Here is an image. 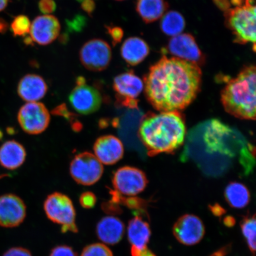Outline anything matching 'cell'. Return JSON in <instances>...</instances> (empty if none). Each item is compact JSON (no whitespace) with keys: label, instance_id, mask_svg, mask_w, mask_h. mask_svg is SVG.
Listing matches in <instances>:
<instances>
[{"label":"cell","instance_id":"cell-11","mask_svg":"<svg viewBox=\"0 0 256 256\" xmlns=\"http://www.w3.org/2000/svg\"><path fill=\"white\" fill-rule=\"evenodd\" d=\"M80 58L82 66L90 71H104L110 62V46L104 40L94 39L89 40L80 50Z\"/></svg>","mask_w":256,"mask_h":256},{"label":"cell","instance_id":"cell-39","mask_svg":"<svg viewBox=\"0 0 256 256\" xmlns=\"http://www.w3.org/2000/svg\"><path fill=\"white\" fill-rule=\"evenodd\" d=\"M223 222L227 227H232L235 225L236 220L232 216H228L224 218Z\"/></svg>","mask_w":256,"mask_h":256},{"label":"cell","instance_id":"cell-22","mask_svg":"<svg viewBox=\"0 0 256 256\" xmlns=\"http://www.w3.org/2000/svg\"><path fill=\"white\" fill-rule=\"evenodd\" d=\"M168 8L165 0H137L136 9L142 20L150 24L162 18Z\"/></svg>","mask_w":256,"mask_h":256},{"label":"cell","instance_id":"cell-18","mask_svg":"<svg viewBox=\"0 0 256 256\" xmlns=\"http://www.w3.org/2000/svg\"><path fill=\"white\" fill-rule=\"evenodd\" d=\"M124 232V224L114 216H105L96 226V234L104 244L114 245L120 242Z\"/></svg>","mask_w":256,"mask_h":256},{"label":"cell","instance_id":"cell-9","mask_svg":"<svg viewBox=\"0 0 256 256\" xmlns=\"http://www.w3.org/2000/svg\"><path fill=\"white\" fill-rule=\"evenodd\" d=\"M148 182L145 172L130 166L118 168L112 177L114 190L126 196H134L142 193Z\"/></svg>","mask_w":256,"mask_h":256},{"label":"cell","instance_id":"cell-16","mask_svg":"<svg viewBox=\"0 0 256 256\" xmlns=\"http://www.w3.org/2000/svg\"><path fill=\"white\" fill-rule=\"evenodd\" d=\"M94 151V156L102 164L114 165L123 158L124 146L116 136L106 135L96 140Z\"/></svg>","mask_w":256,"mask_h":256},{"label":"cell","instance_id":"cell-26","mask_svg":"<svg viewBox=\"0 0 256 256\" xmlns=\"http://www.w3.org/2000/svg\"><path fill=\"white\" fill-rule=\"evenodd\" d=\"M31 24L27 16L20 15L15 18L11 24V28L14 36H24L30 33Z\"/></svg>","mask_w":256,"mask_h":256},{"label":"cell","instance_id":"cell-40","mask_svg":"<svg viewBox=\"0 0 256 256\" xmlns=\"http://www.w3.org/2000/svg\"><path fill=\"white\" fill-rule=\"evenodd\" d=\"M8 0H0V12L3 10L8 6Z\"/></svg>","mask_w":256,"mask_h":256},{"label":"cell","instance_id":"cell-35","mask_svg":"<svg viewBox=\"0 0 256 256\" xmlns=\"http://www.w3.org/2000/svg\"><path fill=\"white\" fill-rule=\"evenodd\" d=\"M130 252L132 256H156L147 247L142 250L131 248Z\"/></svg>","mask_w":256,"mask_h":256},{"label":"cell","instance_id":"cell-21","mask_svg":"<svg viewBox=\"0 0 256 256\" xmlns=\"http://www.w3.org/2000/svg\"><path fill=\"white\" fill-rule=\"evenodd\" d=\"M123 59L130 66H136L148 56L150 48L145 41L140 38H128L120 50Z\"/></svg>","mask_w":256,"mask_h":256},{"label":"cell","instance_id":"cell-20","mask_svg":"<svg viewBox=\"0 0 256 256\" xmlns=\"http://www.w3.org/2000/svg\"><path fill=\"white\" fill-rule=\"evenodd\" d=\"M152 232L149 224L142 216L136 215L128 227V240L133 248L142 250L147 247Z\"/></svg>","mask_w":256,"mask_h":256},{"label":"cell","instance_id":"cell-31","mask_svg":"<svg viewBox=\"0 0 256 256\" xmlns=\"http://www.w3.org/2000/svg\"><path fill=\"white\" fill-rule=\"evenodd\" d=\"M108 34L111 38L113 46H115L122 40L124 31L119 27H107Z\"/></svg>","mask_w":256,"mask_h":256},{"label":"cell","instance_id":"cell-34","mask_svg":"<svg viewBox=\"0 0 256 256\" xmlns=\"http://www.w3.org/2000/svg\"><path fill=\"white\" fill-rule=\"evenodd\" d=\"M102 208H103L104 212L111 214H120L121 212L119 204L114 203L112 201L102 204Z\"/></svg>","mask_w":256,"mask_h":256},{"label":"cell","instance_id":"cell-29","mask_svg":"<svg viewBox=\"0 0 256 256\" xmlns=\"http://www.w3.org/2000/svg\"><path fill=\"white\" fill-rule=\"evenodd\" d=\"M38 7L44 14H50L56 11V5L54 0H40Z\"/></svg>","mask_w":256,"mask_h":256},{"label":"cell","instance_id":"cell-17","mask_svg":"<svg viewBox=\"0 0 256 256\" xmlns=\"http://www.w3.org/2000/svg\"><path fill=\"white\" fill-rule=\"evenodd\" d=\"M47 92L48 85L44 80L33 74L24 76L18 86L19 97L26 102L40 101L46 96Z\"/></svg>","mask_w":256,"mask_h":256},{"label":"cell","instance_id":"cell-7","mask_svg":"<svg viewBox=\"0 0 256 256\" xmlns=\"http://www.w3.org/2000/svg\"><path fill=\"white\" fill-rule=\"evenodd\" d=\"M68 100L73 110L79 114L94 113L100 108L103 98L100 92L86 83L83 76H78L76 85L69 95Z\"/></svg>","mask_w":256,"mask_h":256},{"label":"cell","instance_id":"cell-38","mask_svg":"<svg viewBox=\"0 0 256 256\" xmlns=\"http://www.w3.org/2000/svg\"><path fill=\"white\" fill-rule=\"evenodd\" d=\"M231 245L224 246V247L219 249L218 250L213 252V254L210 256H226L231 251Z\"/></svg>","mask_w":256,"mask_h":256},{"label":"cell","instance_id":"cell-4","mask_svg":"<svg viewBox=\"0 0 256 256\" xmlns=\"http://www.w3.org/2000/svg\"><path fill=\"white\" fill-rule=\"evenodd\" d=\"M256 8L255 0H246L242 5L226 9V24L238 44L252 43L256 48Z\"/></svg>","mask_w":256,"mask_h":256},{"label":"cell","instance_id":"cell-25","mask_svg":"<svg viewBox=\"0 0 256 256\" xmlns=\"http://www.w3.org/2000/svg\"><path fill=\"white\" fill-rule=\"evenodd\" d=\"M255 215L244 218L240 223L243 236L248 243V247L252 256L256 252V228Z\"/></svg>","mask_w":256,"mask_h":256},{"label":"cell","instance_id":"cell-14","mask_svg":"<svg viewBox=\"0 0 256 256\" xmlns=\"http://www.w3.org/2000/svg\"><path fill=\"white\" fill-rule=\"evenodd\" d=\"M26 216V206L21 198L12 194L0 196V226H18L24 222Z\"/></svg>","mask_w":256,"mask_h":256},{"label":"cell","instance_id":"cell-1","mask_svg":"<svg viewBox=\"0 0 256 256\" xmlns=\"http://www.w3.org/2000/svg\"><path fill=\"white\" fill-rule=\"evenodd\" d=\"M202 76L197 64L163 56L144 78L147 100L159 112H180L199 94Z\"/></svg>","mask_w":256,"mask_h":256},{"label":"cell","instance_id":"cell-2","mask_svg":"<svg viewBox=\"0 0 256 256\" xmlns=\"http://www.w3.org/2000/svg\"><path fill=\"white\" fill-rule=\"evenodd\" d=\"M186 128L180 112H160L146 114L140 122L138 136L149 156L172 153L184 142Z\"/></svg>","mask_w":256,"mask_h":256},{"label":"cell","instance_id":"cell-12","mask_svg":"<svg viewBox=\"0 0 256 256\" xmlns=\"http://www.w3.org/2000/svg\"><path fill=\"white\" fill-rule=\"evenodd\" d=\"M168 50L174 58L196 64L200 66L206 62V58L196 40L190 34H180L172 37L168 44Z\"/></svg>","mask_w":256,"mask_h":256},{"label":"cell","instance_id":"cell-24","mask_svg":"<svg viewBox=\"0 0 256 256\" xmlns=\"http://www.w3.org/2000/svg\"><path fill=\"white\" fill-rule=\"evenodd\" d=\"M162 18L161 28L166 34L174 37L184 31L186 23L184 16L180 12H168Z\"/></svg>","mask_w":256,"mask_h":256},{"label":"cell","instance_id":"cell-8","mask_svg":"<svg viewBox=\"0 0 256 256\" xmlns=\"http://www.w3.org/2000/svg\"><path fill=\"white\" fill-rule=\"evenodd\" d=\"M18 120L24 132L38 135L47 129L50 116L44 104L39 102H27L19 110Z\"/></svg>","mask_w":256,"mask_h":256},{"label":"cell","instance_id":"cell-5","mask_svg":"<svg viewBox=\"0 0 256 256\" xmlns=\"http://www.w3.org/2000/svg\"><path fill=\"white\" fill-rule=\"evenodd\" d=\"M44 210L48 218L62 226L63 232H78L74 207L66 194L55 192L49 195L44 201Z\"/></svg>","mask_w":256,"mask_h":256},{"label":"cell","instance_id":"cell-37","mask_svg":"<svg viewBox=\"0 0 256 256\" xmlns=\"http://www.w3.org/2000/svg\"><path fill=\"white\" fill-rule=\"evenodd\" d=\"M210 209L214 216H220L225 214L226 210L219 204H214L212 206H210Z\"/></svg>","mask_w":256,"mask_h":256},{"label":"cell","instance_id":"cell-36","mask_svg":"<svg viewBox=\"0 0 256 256\" xmlns=\"http://www.w3.org/2000/svg\"><path fill=\"white\" fill-rule=\"evenodd\" d=\"M82 8L88 14H91L95 10V2L94 0H86L82 2Z\"/></svg>","mask_w":256,"mask_h":256},{"label":"cell","instance_id":"cell-19","mask_svg":"<svg viewBox=\"0 0 256 256\" xmlns=\"http://www.w3.org/2000/svg\"><path fill=\"white\" fill-rule=\"evenodd\" d=\"M26 151L20 143L15 140H8L0 146V165L10 170H14L24 164Z\"/></svg>","mask_w":256,"mask_h":256},{"label":"cell","instance_id":"cell-10","mask_svg":"<svg viewBox=\"0 0 256 256\" xmlns=\"http://www.w3.org/2000/svg\"><path fill=\"white\" fill-rule=\"evenodd\" d=\"M113 88L117 104L130 108H138V98L144 90V82L133 72L120 74L114 78Z\"/></svg>","mask_w":256,"mask_h":256},{"label":"cell","instance_id":"cell-42","mask_svg":"<svg viewBox=\"0 0 256 256\" xmlns=\"http://www.w3.org/2000/svg\"><path fill=\"white\" fill-rule=\"evenodd\" d=\"M2 133L0 131V138H2Z\"/></svg>","mask_w":256,"mask_h":256},{"label":"cell","instance_id":"cell-23","mask_svg":"<svg viewBox=\"0 0 256 256\" xmlns=\"http://www.w3.org/2000/svg\"><path fill=\"white\" fill-rule=\"evenodd\" d=\"M224 196L230 206L242 209L247 206L250 200V193L244 184L232 182L227 185Z\"/></svg>","mask_w":256,"mask_h":256},{"label":"cell","instance_id":"cell-28","mask_svg":"<svg viewBox=\"0 0 256 256\" xmlns=\"http://www.w3.org/2000/svg\"><path fill=\"white\" fill-rule=\"evenodd\" d=\"M80 203L86 209H91L94 208L97 201L96 195L91 192H86L80 196Z\"/></svg>","mask_w":256,"mask_h":256},{"label":"cell","instance_id":"cell-43","mask_svg":"<svg viewBox=\"0 0 256 256\" xmlns=\"http://www.w3.org/2000/svg\"><path fill=\"white\" fill-rule=\"evenodd\" d=\"M117 1H123V0H117Z\"/></svg>","mask_w":256,"mask_h":256},{"label":"cell","instance_id":"cell-30","mask_svg":"<svg viewBox=\"0 0 256 256\" xmlns=\"http://www.w3.org/2000/svg\"><path fill=\"white\" fill-rule=\"evenodd\" d=\"M50 256H78L73 249L68 246H60L53 248Z\"/></svg>","mask_w":256,"mask_h":256},{"label":"cell","instance_id":"cell-33","mask_svg":"<svg viewBox=\"0 0 256 256\" xmlns=\"http://www.w3.org/2000/svg\"><path fill=\"white\" fill-rule=\"evenodd\" d=\"M2 256H32L30 251L22 248H14L9 249Z\"/></svg>","mask_w":256,"mask_h":256},{"label":"cell","instance_id":"cell-13","mask_svg":"<svg viewBox=\"0 0 256 256\" xmlns=\"http://www.w3.org/2000/svg\"><path fill=\"white\" fill-rule=\"evenodd\" d=\"M172 232L175 238L181 244L194 246L202 240L206 230L199 217L192 214H186L176 222Z\"/></svg>","mask_w":256,"mask_h":256},{"label":"cell","instance_id":"cell-15","mask_svg":"<svg viewBox=\"0 0 256 256\" xmlns=\"http://www.w3.org/2000/svg\"><path fill=\"white\" fill-rule=\"evenodd\" d=\"M60 30V22L55 16H38L31 24L30 40L41 46H46L56 39Z\"/></svg>","mask_w":256,"mask_h":256},{"label":"cell","instance_id":"cell-27","mask_svg":"<svg viewBox=\"0 0 256 256\" xmlns=\"http://www.w3.org/2000/svg\"><path fill=\"white\" fill-rule=\"evenodd\" d=\"M81 256H114L111 250L102 243H94L86 246Z\"/></svg>","mask_w":256,"mask_h":256},{"label":"cell","instance_id":"cell-41","mask_svg":"<svg viewBox=\"0 0 256 256\" xmlns=\"http://www.w3.org/2000/svg\"><path fill=\"white\" fill-rule=\"evenodd\" d=\"M76 1H78V2H83L86 1V0H76Z\"/></svg>","mask_w":256,"mask_h":256},{"label":"cell","instance_id":"cell-32","mask_svg":"<svg viewBox=\"0 0 256 256\" xmlns=\"http://www.w3.org/2000/svg\"><path fill=\"white\" fill-rule=\"evenodd\" d=\"M86 24V18L82 16H76L72 21L69 22L70 28L72 30L80 31Z\"/></svg>","mask_w":256,"mask_h":256},{"label":"cell","instance_id":"cell-6","mask_svg":"<svg viewBox=\"0 0 256 256\" xmlns=\"http://www.w3.org/2000/svg\"><path fill=\"white\" fill-rule=\"evenodd\" d=\"M103 164L91 152H83L76 155L70 165V172L76 183L92 186L97 183L104 174Z\"/></svg>","mask_w":256,"mask_h":256},{"label":"cell","instance_id":"cell-3","mask_svg":"<svg viewBox=\"0 0 256 256\" xmlns=\"http://www.w3.org/2000/svg\"><path fill=\"white\" fill-rule=\"evenodd\" d=\"M256 72L254 66L244 67L222 92L224 110L238 119H256Z\"/></svg>","mask_w":256,"mask_h":256}]
</instances>
